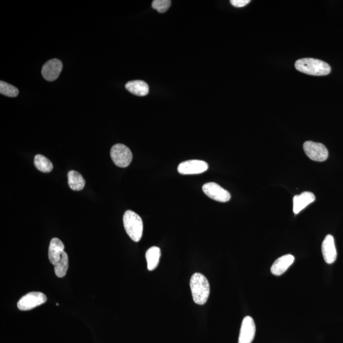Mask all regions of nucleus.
Listing matches in <instances>:
<instances>
[{"label":"nucleus","mask_w":343,"mask_h":343,"mask_svg":"<svg viewBox=\"0 0 343 343\" xmlns=\"http://www.w3.org/2000/svg\"><path fill=\"white\" fill-rule=\"evenodd\" d=\"M68 185L72 190L81 191L85 187V181L82 175L76 170H71L67 174Z\"/></svg>","instance_id":"16"},{"label":"nucleus","mask_w":343,"mask_h":343,"mask_svg":"<svg viewBox=\"0 0 343 343\" xmlns=\"http://www.w3.org/2000/svg\"><path fill=\"white\" fill-rule=\"evenodd\" d=\"M62 63L59 59H52L49 60L42 67L43 77L49 82L57 79L62 72Z\"/></svg>","instance_id":"10"},{"label":"nucleus","mask_w":343,"mask_h":343,"mask_svg":"<svg viewBox=\"0 0 343 343\" xmlns=\"http://www.w3.org/2000/svg\"><path fill=\"white\" fill-rule=\"evenodd\" d=\"M256 324L251 317L247 316L242 321L238 343H252L256 334Z\"/></svg>","instance_id":"9"},{"label":"nucleus","mask_w":343,"mask_h":343,"mask_svg":"<svg viewBox=\"0 0 343 343\" xmlns=\"http://www.w3.org/2000/svg\"><path fill=\"white\" fill-rule=\"evenodd\" d=\"M123 226L126 232L133 241H140L143 236V223L138 214L132 211L125 212L123 218Z\"/></svg>","instance_id":"3"},{"label":"nucleus","mask_w":343,"mask_h":343,"mask_svg":"<svg viewBox=\"0 0 343 343\" xmlns=\"http://www.w3.org/2000/svg\"><path fill=\"white\" fill-rule=\"evenodd\" d=\"M190 285L194 302L199 305L205 304L210 294L208 279L201 273H196L191 277Z\"/></svg>","instance_id":"1"},{"label":"nucleus","mask_w":343,"mask_h":343,"mask_svg":"<svg viewBox=\"0 0 343 343\" xmlns=\"http://www.w3.org/2000/svg\"><path fill=\"white\" fill-rule=\"evenodd\" d=\"M64 252V245L59 238H54L50 241L49 248V259L50 263L55 265L61 258Z\"/></svg>","instance_id":"14"},{"label":"nucleus","mask_w":343,"mask_h":343,"mask_svg":"<svg viewBox=\"0 0 343 343\" xmlns=\"http://www.w3.org/2000/svg\"><path fill=\"white\" fill-rule=\"evenodd\" d=\"M295 67L300 72L313 76H325L331 72V67L327 62L313 58L297 60Z\"/></svg>","instance_id":"2"},{"label":"nucleus","mask_w":343,"mask_h":343,"mask_svg":"<svg viewBox=\"0 0 343 343\" xmlns=\"http://www.w3.org/2000/svg\"><path fill=\"white\" fill-rule=\"evenodd\" d=\"M126 89L138 96H145L149 93V86L142 80L130 81L125 85Z\"/></svg>","instance_id":"15"},{"label":"nucleus","mask_w":343,"mask_h":343,"mask_svg":"<svg viewBox=\"0 0 343 343\" xmlns=\"http://www.w3.org/2000/svg\"><path fill=\"white\" fill-rule=\"evenodd\" d=\"M19 90L14 86L4 81L0 82V93L7 97H15L19 94Z\"/></svg>","instance_id":"20"},{"label":"nucleus","mask_w":343,"mask_h":343,"mask_svg":"<svg viewBox=\"0 0 343 343\" xmlns=\"http://www.w3.org/2000/svg\"><path fill=\"white\" fill-rule=\"evenodd\" d=\"M250 2H251L250 0H231L230 1L232 6L237 7V8L246 7Z\"/></svg>","instance_id":"22"},{"label":"nucleus","mask_w":343,"mask_h":343,"mask_svg":"<svg viewBox=\"0 0 343 343\" xmlns=\"http://www.w3.org/2000/svg\"><path fill=\"white\" fill-rule=\"evenodd\" d=\"M47 300V296L42 292H29L20 299L17 307L21 311H28L44 304Z\"/></svg>","instance_id":"5"},{"label":"nucleus","mask_w":343,"mask_h":343,"mask_svg":"<svg viewBox=\"0 0 343 343\" xmlns=\"http://www.w3.org/2000/svg\"><path fill=\"white\" fill-rule=\"evenodd\" d=\"M171 6L170 0H155L153 2L152 7L159 13H164L168 11Z\"/></svg>","instance_id":"21"},{"label":"nucleus","mask_w":343,"mask_h":343,"mask_svg":"<svg viewBox=\"0 0 343 343\" xmlns=\"http://www.w3.org/2000/svg\"><path fill=\"white\" fill-rule=\"evenodd\" d=\"M294 260V257L291 254L279 257L271 267V273L276 276H282L293 264Z\"/></svg>","instance_id":"12"},{"label":"nucleus","mask_w":343,"mask_h":343,"mask_svg":"<svg viewBox=\"0 0 343 343\" xmlns=\"http://www.w3.org/2000/svg\"><path fill=\"white\" fill-rule=\"evenodd\" d=\"M315 200V196L314 193L310 191H304L299 195H295L293 198V212L297 214L310 203Z\"/></svg>","instance_id":"13"},{"label":"nucleus","mask_w":343,"mask_h":343,"mask_svg":"<svg viewBox=\"0 0 343 343\" xmlns=\"http://www.w3.org/2000/svg\"><path fill=\"white\" fill-rule=\"evenodd\" d=\"M161 251L157 247H152L149 249L146 253L149 271H153L157 268L160 261Z\"/></svg>","instance_id":"17"},{"label":"nucleus","mask_w":343,"mask_h":343,"mask_svg":"<svg viewBox=\"0 0 343 343\" xmlns=\"http://www.w3.org/2000/svg\"><path fill=\"white\" fill-rule=\"evenodd\" d=\"M110 155L113 163L119 167H127L132 162V152L127 146L122 144H117L113 146Z\"/></svg>","instance_id":"4"},{"label":"nucleus","mask_w":343,"mask_h":343,"mask_svg":"<svg viewBox=\"0 0 343 343\" xmlns=\"http://www.w3.org/2000/svg\"><path fill=\"white\" fill-rule=\"evenodd\" d=\"M34 163L38 170L44 173H50L54 168L51 161L45 156L42 155L35 156Z\"/></svg>","instance_id":"18"},{"label":"nucleus","mask_w":343,"mask_h":343,"mask_svg":"<svg viewBox=\"0 0 343 343\" xmlns=\"http://www.w3.org/2000/svg\"><path fill=\"white\" fill-rule=\"evenodd\" d=\"M68 266H69V259L65 251L63 252L59 262L54 265L55 275L59 278H63L66 275Z\"/></svg>","instance_id":"19"},{"label":"nucleus","mask_w":343,"mask_h":343,"mask_svg":"<svg viewBox=\"0 0 343 343\" xmlns=\"http://www.w3.org/2000/svg\"><path fill=\"white\" fill-rule=\"evenodd\" d=\"M303 149L307 157L315 161L322 162L326 160L329 156L327 148L322 143L306 141L304 143Z\"/></svg>","instance_id":"6"},{"label":"nucleus","mask_w":343,"mask_h":343,"mask_svg":"<svg viewBox=\"0 0 343 343\" xmlns=\"http://www.w3.org/2000/svg\"><path fill=\"white\" fill-rule=\"evenodd\" d=\"M322 252L324 261L327 264L334 263L337 259V251L335 249L334 237L327 234L325 237L322 245Z\"/></svg>","instance_id":"11"},{"label":"nucleus","mask_w":343,"mask_h":343,"mask_svg":"<svg viewBox=\"0 0 343 343\" xmlns=\"http://www.w3.org/2000/svg\"><path fill=\"white\" fill-rule=\"evenodd\" d=\"M202 190L209 198L219 202H227L230 200V193L217 183H206L203 186Z\"/></svg>","instance_id":"7"},{"label":"nucleus","mask_w":343,"mask_h":343,"mask_svg":"<svg viewBox=\"0 0 343 343\" xmlns=\"http://www.w3.org/2000/svg\"><path fill=\"white\" fill-rule=\"evenodd\" d=\"M208 163L203 160H191L183 161L179 165V173L183 175H198L208 170Z\"/></svg>","instance_id":"8"}]
</instances>
